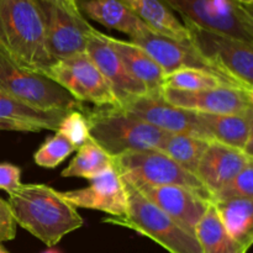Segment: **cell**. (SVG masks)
Instances as JSON below:
<instances>
[{
  "instance_id": "cell-6",
  "label": "cell",
  "mask_w": 253,
  "mask_h": 253,
  "mask_svg": "<svg viewBox=\"0 0 253 253\" xmlns=\"http://www.w3.org/2000/svg\"><path fill=\"white\" fill-rule=\"evenodd\" d=\"M0 90L41 110L83 111V103L43 74L15 63L0 49Z\"/></svg>"
},
{
  "instance_id": "cell-13",
  "label": "cell",
  "mask_w": 253,
  "mask_h": 253,
  "mask_svg": "<svg viewBox=\"0 0 253 253\" xmlns=\"http://www.w3.org/2000/svg\"><path fill=\"white\" fill-rule=\"evenodd\" d=\"M85 53L100 71L120 103V108L133 99L147 96L145 84L133 78L116 52L106 41V35L93 27L86 37Z\"/></svg>"
},
{
  "instance_id": "cell-28",
  "label": "cell",
  "mask_w": 253,
  "mask_h": 253,
  "mask_svg": "<svg viewBox=\"0 0 253 253\" xmlns=\"http://www.w3.org/2000/svg\"><path fill=\"white\" fill-rule=\"evenodd\" d=\"M77 148L59 132L43 142L35 152L34 161L37 166L48 169L58 167Z\"/></svg>"
},
{
  "instance_id": "cell-15",
  "label": "cell",
  "mask_w": 253,
  "mask_h": 253,
  "mask_svg": "<svg viewBox=\"0 0 253 253\" xmlns=\"http://www.w3.org/2000/svg\"><path fill=\"white\" fill-rule=\"evenodd\" d=\"M59 194L76 209L99 210L113 217H125L127 214L125 185L114 166L90 179L89 187Z\"/></svg>"
},
{
  "instance_id": "cell-9",
  "label": "cell",
  "mask_w": 253,
  "mask_h": 253,
  "mask_svg": "<svg viewBox=\"0 0 253 253\" xmlns=\"http://www.w3.org/2000/svg\"><path fill=\"white\" fill-rule=\"evenodd\" d=\"M44 76L81 103L89 101L99 108H120L110 84L85 52L58 59L44 72Z\"/></svg>"
},
{
  "instance_id": "cell-1",
  "label": "cell",
  "mask_w": 253,
  "mask_h": 253,
  "mask_svg": "<svg viewBox=\"0 0 253 253\" xmlns=\"http://www.w3.org/2000/svg\"><path fill=\"white\" fill-rule=\"evenodd\" d=\"M7 203L16 224L48 247L84 224L76 208L48 185L22 184Z\"/></svg>"
},
{
  "instance_id": "cell-34",
  "label": "cell",
  "mask_w": 253,
  "mask_h": 253,
  "mask_svg": "<svg viewBox=\"0 0 253 253\" xmlns=\"http://www.w3.org/2000/svg\"><path fill=\"white\" fill-rule=\"evenodd\" d=\"M234 1L246 7H252V4H253V0H234Z\"/></svg>"
},
{
  "instance_id": "cell-11",
  "label": "cell",
  "mask_w": 253,
  "mask_h": 253,
  "mask_svg": "<svg viewBox=\"0 0 253 253\" xmlns=\"http://www.w3.org/2000/svg\"><path fill=\"white\" fill-rule=\"evenodd\" d=\"M161 96L170 105L202 114L234 115L253 108V90L232 85L194 91L163 88Z\"/></svg>"
},
{
  "instance_id": "cell-37",
  "label": "cell",
  "mask_w": 253,
  "mask_h": 253,
  "mask_svg": "<svg viewBox=\"0 0 253 253\" xmlns=\"http://www.w3.org/2000/svg\"><path fill=\"white\" fill-rule=\"evenodd\" d=\"M69 1H72V2H76V0H69Z\"/></svg>"
},
{
  "instance_id": "cell-30",
  "label": "cell",
  "mask_w": 253,
  "mask_h": 253,
  "mask_svg": "<svg viewBox=\"0 0 253 253\" xmlns=\"http://www.w3.org/2000/svg\"><path fill=\"white\" fill-rule=\"evenodd\" d=\"M57 132L63 135L77 150L90 138L86 116L79 110L68 111L62 119Z\"/></svg>"
},
{
  "instance_id": "cell-27",
  "label": "cell",
  "mask_w": 253,
  "mask_h": 253,
  "mask_svg": "<svg viewBox=\"0 0 253 253\" xmlns=\"http://www.w3.org/2000/svg\"><path fill=\"white\" fill-rule=\"evenodd\" d=\"M221 85H230V84L214 74L198 69H178L163 78V88L175 89V90H205Z\"/></svg>"
},
{
  "instance_id": "cell-7",
  "label": "cell",
  "mask_w": 253,
  "mask_h": 253,
  "mask_svg": "<svg viewBox=\"0 0 253 253\" xmlns=\"http://www.w3.org/2000/svg\"><path fill=\"white\" fill-rule=\"evenodd\" d=\"M189 41L202 56L253 89V43L183 20Z\"/></svg>"
},
{
  "instance_id": "cell-18",
  "label": "cell",
  "mask_w": 253,
  "mask_h": 253,
  "mask_svg": "<svg viewBox=\"0 0 253 253\" xmlns=\"http://www.w3.org/2000/svg\"><path fill=\"white\" fill-rule=\"evenodd\" d=\"M67 113L68 111L41 110L21 103L0 90V131H57Z\"/></svg>"
},
{
  "instance_id": "cell-10",
  "label": "cell",
  "mask_w": 253,
  "mask_h": 253,
  "mask_svg": "<svg viewBox=\"0 0 253 253\" xmlns=\"http://www.w3.org/2000/svg\"><path fill=\"white\" fill-rule=\"evenodd\" d=\"M131 42L145 49L160 64L162 71L165 72V76L173 73L178 69H198V71L208 72V73L219 77L230 85L253 90L237 82L230 74L219 68L216 64L202 56L193 47L190 41H178L172 37L158 34L152 29H147L140 36L131 40Z\"/></svg>"
},
{
  "instance_id": "cell-12",
  "label": "cell",
  "mask_w": 253,
  "mask_h": 253,
  "mask_svg": "<svg viewBox=\"0 0 253 253\" xmlns=\"http://www.w3.org/2000/svg\"><path fill=\"white\" fill-rule=\"evenodd\" d=\"M42 11L46 31V46L54 61L84 53L86 37L93 29L84 16H76L67 10L37 0Z\"/></svg>"
},
{
  "instance_id": "cell-25",
  "label": "cell",
  "mask_w": 253,
  "mask_h": 253,
  "mask_svg": "<svg viewBox=\"0 0 253 253\" xmlns=\"http://www.w3.org/2000/svg\"><path fill=\"white\" fill-rule=\"evenodd\" d=\"M113 166V157L89 138L77 150L76 157L62 170L61 175L63 178L78 177L90 180Z\"/></svg>"
},
{
  "instance_id": "cell-19",
  "label": "cell",
  "mask_w": 253,
  "mask_h": 253,
  "mask_svg": "<svg viewBox=\"0 0 253 253\" xmlns=\"http://www.w3.org/2000/svg\"><path fill=\"white\" fill-rule=\"evenodd\" d=\"M197 114L200 126L211 140L244 151L253 157V108L234 115Z\"/></svg>"
},
{
  "instance_id": "cell-5",
  "label": "cell",
  "mask_w": 253,
  "mask_h": 253,
  "mask_svg": "<svg viewBox=\"0 0 253 253\" xmlns=\"http://www.w3.org/2000/svg\"><path fill=\"white\" fill-rule=\"evenodd\" d=\"M114 167L126 183L138 187H163L178 185L198 193L211 202V194L199 178L184 169L175 161L161 151L150 150L140 152H126L114 157Z\"/></svg>"
},
{
  "instance_id": "cell-3",
  "label": "cell",
  "mask_w": 253,
  "mask_h": 253,
  "mask_svg": "<svg viewBox=\"0 0 253 253\" xmlns=\"http://www.w3.org/2000/svg\"><path fill=\"white\" fill-rule=\"evenodd\" d=\"M124 182V180H123ZM127 197L125 217H105L103 222L126 227L148 237L169 253H202L197 236L143 197L132 184L124 182Z\"/></svg>"
},
{
  "instance_id": "cell-17",
  "label": "cell",
  "mask_w": 253,
  "mask_h": 253,
  "mask_svg": "<svg viewBox=\"0 0 253 253\" xmlns=\"http://www.w3.org/2000/svg\"><path fill=\"white\" fill-rule=\"evenodd\" d=\"M250 163H253L252 156L212 140L203 153L195 174L212 197Z\"/></svg>"
},
{
  "instance_id": "cell-26",
  "label": "cell",
  "mask_w": 253,
  "mask_h": 253,
  "mask_svg": "<svg viewBox=\"0 0 253 253\" xmlns=\"http://www.w3.org/2000/svg\"><path fill=\"white\" fill-rule=\"evenodd\" d=\"M210 141L184 133H169L160 151L190 173H197L198 165ZM197 175V174H195Z\"/></svg>"
},
{
  "instance_id": "cell-2",
  "label": "cell",
  "mask_w": 253,
  "mask_h": 253,
  "mask_svg": "<svg viewBox=\"0 0 253 253\" xmlns=\"http://www.w3.org/2000/svg\"><path fill=\"white\" fill-rule=\"evenodd\" d=\"M0 49L15 63L43 74L54 63L37 0H0Z\"/></svg>"
},
{
  "instance_id": "cell-20",
  "label": "cell",
  "mask_w": 253,
  "mask_h": 253,
  "mask_svg": "<svg viewBox=\"0 0 253 253\" xmlns=\"http://www.w3.org/2000/svg\"><path fill=\"white\" fill-rule=\"evenodd\" d=\"M106 41L116 52L128 73L145 84L148 95L158 98L163 89L165 72L160 64L138 44L106 35Z\"/></svg>"
},
{
  "instance_id": "cell-36",
  "label": "cell",
  "mask_w": 253,
  "mask_h": 253,
  "mask_svg": "<svg viewBox=\"0 0 253 253\" xmlns=\"http://www.w3.org/2000/svg\"><path fill=\"white\" fill-rule=\"evenodd\" d=\"M0 253H10V252H7L6 250L4 249V247H2V246H0Z\"/></svg>"
},
{
  "instance_id": "cell-23",
  "label": "cell",
  "mask_w": 253,
  "mask_h": 253,
  "mask_svg": "<svg viewBox=\"0 0 253 253\" xmlns=\"http://www.w3.org/2000/svg\"><path fill=\"white\" fill-rule=\"evenodd\" d=\"M226 234L251 249L253 244V200L236 199L212 203Z\"/></svg>"
},
{
  "instance_id": "cell-31",
  "label": "cell",
  "mask_w": 253,
  "mask_h": 253,
  "mask_svg": "<svg viewBox=\"0 0 253 253\" xmlns=\"http://www.w3.org/2000/svg\"><path fill=\"white\" fill-rule=\"evenodd\" d=\"M21 185V169L12 163H0V189L10 195Z\"/></svg>"
},
{
  "instance_id": "cell-8",
  "label": "cell",
  "mask_w": 253,
  "mask_h": 253,
  "mask_svg": "<svg viewBox=\"0 0 253 253\" xmlns=\"http://www.w3.org/2000/svg\"><path fill=\"white\" fill-rule=\"evenodd\" d=\"M166 6L199 26L253 43L252 7L234 0H161Z\"/></svg>"
},
{
  "instance_id": "cell-29",
  "label": "cell",
  "mask_w": 253,
  "mask_h": 253,
  "mask_svg": "<svg viewBox=\"0 0 253 253\" xmlns=\"http://www.w3.org/2000/svg\"><path fill=\"white\" fill-rule=\"evenodd\" d=\"M236 199L253 200V163L246 166L234 179L225 184L219 192L212 194L211 203Z\"/></svg>"
},
{
  "instance_id": "cell-22",
  "label": "cell",
  "mask_w": 253,
  "mask_h": 253,
  "mask_svg": "<svg viewBox=\"0 0 253 253\" xmlns=\"http://www.w3.org/2000/svg\"><path fill=\"white\" fill-rule=\"evenodd\" d=\"M136 16L153 31L178 41H189V34L183 22L161 0H121Z\"/></svg>"
},
{
  "instance_id": "cell-14",
  "label": "cell",
  "mask_w": 253,
  "mask_h": 253,
  "mask_svg": "<svg viewBox=\"0 0 253 253\" xmlns=\"http://www.w3.org/2000/svg\"><path fill=\"white\" fill-rule=\"evenodd\" d=\"M119 109L166 132L184 133L212 141L200 126L197 113L170 105L162 96H141Z\"/></svg>"
},
{
  "instance_id": "cell-16",
  "label": "cell",
  "mask_w": 253,
  "mask_h": 253,
  "mask_svg": "<svg viewBox=\"0 0 253 253\" xmlns=\"http://www.w3.org/2000/svg\"><path fill=\"white\" fill-rule=\"evenodd\" d=\"M135 188L180 226L194 235L198 224L211 204L210 200L205 199L198 193L178 185H138Z\"/></svg>"
},
{
  "instance_id": "cell-32",
  "label": "cell",
  "mask_w": 253,
  "mask_h": 253,
  "mask_svg": "<svg viewBox=\"0 0 253 253\" xmlns=\"http://www.w3.org/2000/svg\"><path fill=\"white\" fill-rule=\"evenodd\" d=\"M16 225L9 203L0 199V242L11 241L15 239Z\"/></svg>"
},
{
  "instance_id": "cell-4",
  "label": "cell",
  "mask_w": 253,
  "mask_h": 253,
  "mask_svg": "<svg viewBox=\"0 0 253 253\" xmlns=\"http://www.w3.org/2000/svg\"><path fill=\"white\" fill-rule=\"evenodd\" d=\"M86 121L91 140L113 158L126 152L160 151L169 135L119 108H99L88 114Z\"/></svg>"
},
{
  "instance_id": "cell-21",
  "label": "cell",
  "mask_w": 253,
  "mask_h": 253,
  "mask_svg": "<svg viewBox=\"0 0 253 253\" xmlns=\"http://www.w3.org/2000/svg\"><path fill=\"white\" fill-rule=\"evenodd\" d=\"M76 2L82 15L84 14L108 29L124 32L131 40L151 29L121 0H76Z\"/></svg>"
},
{
  "instance_id": "cell-35",
  "label": "cell",
  "mask_w": 253,
  "mask_h": 253,
  "mask_svg": "<svg viewBox=\"0 0 253 253\" xmlns=\"http://www.w3.org/2000/svg\"><path fill=\"white\" fill-rule=\"evenodd\" d=\"M41 253H62V252L57 249H49V250H46V251H43Z\"/></svg>"
},
{
  "instance_id": "cell-24",
  "label": "cell",
  "mask_w": 253,
  "mask_h": 253,
  "mask_svg": "<svg viewBox=\"0 0 253 253\" xmlns=\"http://www.w3.org/2000/svg\"><path fill=\"white\" fill-rule=\"evenodd\" d=\"M195 236L202 253H249L250 250L226 234L212 203L198 224Z\"/></svg>"
},
{
  "instance_id": "cell-33",
  "label": "cell",
  "mask_w": 253,
  "mask_h": 253,
  "mask_svg": "<svg viewBox=\"0 0 253 253\" xmlns=\"http://www.w3.org/2000/svg\"><path fill=\"white\" fill-rule=\"evenodd\" d=\"M42 1H47V2H51V4L57 5V6L67 10V11L76 15V16H83V15L81 14V11H79L78 6H77V2H72L69 1V0H42Z\"/></svg>"
}]
</instances>
